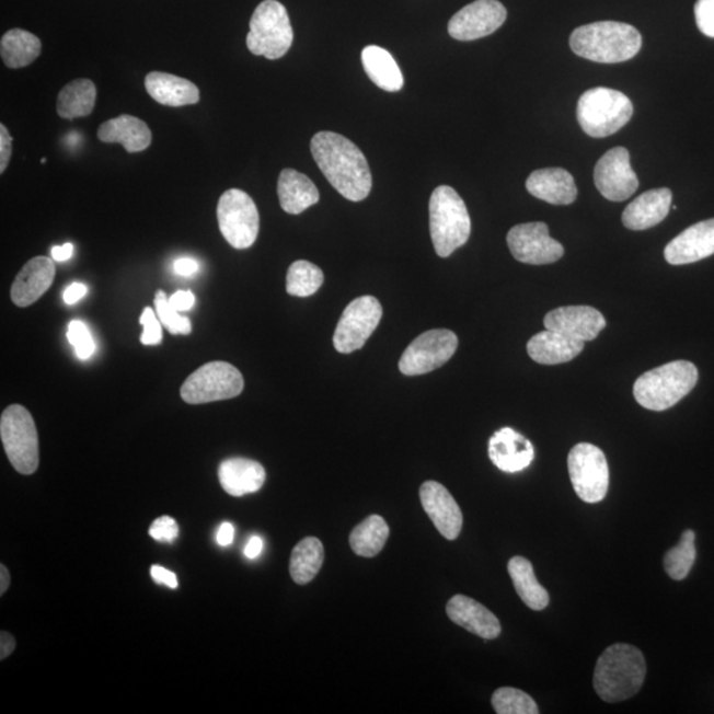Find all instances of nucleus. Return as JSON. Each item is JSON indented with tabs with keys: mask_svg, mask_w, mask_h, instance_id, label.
<instances>
[{
	"mask_svg": "<svg viewBox=\"0 0 714 714\" xmlns=\"http://www.w3.org/2000/svg\"><path fill=\"white\" fill-rule=\"evenodd\" d=\"M646 660L641 649L617 643L599 656L595 669V688L606 703H620L635 696L646 679Z\"/></svg>",
	"mask_w": 714,
	"mask_h": 714,
	"instance_id": "f03ea898",
	"label": "nucleus"
},
{
	"mask_svg": "<svg viewBox=\"0 0 714 714\" xmlns=\"http://www.w3.org/2000/svg\"><path fill=\"white\" fill-rule=\"evenodd\" d=\"M324 561V548L321 540L306 538L292 550L290 558V576L298 585L312 581L321 571Z\"/></svg>",
	"mask_w": 714,
	"mask_h": 714,
	"instance_id": "72a5a7b5",
	"label": "nucleus"
},
{
	"mask_svg": "<svg viewBox=\"0 0 714 714\" xmlns=\"http://www.w3.org/2000/svg\"><path fill=\"white\" fill-rule=\"evenodd\" d=\"M698 27L707 37H714V0H698L694 5Z\"/></svg>",
	"mask_w": 714,
	"mask_h": 714,
	"instance_id": "79ce46f5",
	"label": "nucleus"
},
{
	"mask_svg": "<svg viewBox=\"0 0 714 714\" xmlns=\"http://www.w3.org/2000/svg\"><path fill=\"white\" fill-rule=\"evenodd\" d=\"M714 254V219L698 222L678 238H675L665 249V257L671 265H688L713 256Z\"/></svg>",
	"mask_w": 714,
	"mask_h": 714,
	"instance_id": "6ab92c4d",
	"label": "nucleus"
},
{
	"mask_svg": "<svg viewBox=\"0 0 714 714\" xmlns=\"http://www.w3.org/2000/svg\"><path fill=\"white\" fill-rule=\"evenodd\" d=\"M507 244L515 260L528 265H548L564 256V246L550 235L545 222L516 226L507 234Z\"/></svg>",
	"mask_w": 714,
	"mask_h": 714,
	"instance_id": "4468645a",
	"label": "nucleus"
},
{
	"mask_svg": "<svg viewBox=\"0 0 714 714\" xmlns=\"http://www.w3.org/2000/svg\"><path fill=\"white\" fill-rule=\"evenodd\" d=\"M493 706L497 714H538V704L526 692L503 687L493 694Z\"/></svg>",
	"mask_w": 714,
	"mask_h": 714,
	"instance_id": "4c0bfd02",
	"label": "nucleus"
},
{
	"mask_svg": "<svg viewBox=\"0 0 714 714\" xmlns=\"http://www.w3.org/2000/svg\"><path fill=\"white\" fill-rule=\"evenodd\" d=\"M633 114V102L627 95L609 88L589 89L577 105L579 126L592 138L613 136L627 125Z\"/></svg>",
	"mask_w": 714,
	"mask_h": 714,
	"instance_id": "423d86ee",
	"label": "nucleus"
},
{
	"mask_svg": "<svg viewBox=\"0 0 714 714\" xmlns=\"http://www.w3.org/2000/svg\"><path fill=\"white\" fill-rule=\"evenodd\" d=\"M311 154L331 186L350 201L367 199L372 189L371 170L365 154L346 137L321 131L311 139Z\"/></svg>",
	"mask_w": 714,
	"mask_h": 714,
	"instance_id": "f257e3e1",
	"label": "nucleus"
},
{
	"mask_svg": "<svg viewBox=\"0 0 714 714\" xmlns=\"http://www.w3.org/2000/svg\"><path fill=\"white\" fill-rule=\"evenodd\" d=\"M149 533L157 541L172 543L177 538L178 526L175 519L170 518V516H162V518L152 522Z\"/></svg>",
	"mask_w": 714,
	"mask_h": 714,
	"instance_id": "37998d69",
	"label": "nucleus"
},
{
	"mask_svg": "<svg viewBox=\"0 0 714 714\" xmlns=\"http://www.w3.org/2000/svg\"><path fill=\"white\" fill-rule=\"evenodd\" d=\"M143 326V334L140 335V343L145 346H158L163 341L162 324L156 315L154 310L146 308L139 319Z\"/></svg>",
	"mask_w": 714,
	"mask_h": 714,
	"instance_id": "a19ab883",
	"label": "nucleus"
},
{
	"mask_svg": "<svg viewBox=\"0 0 714 714\" xmlns=\"http://www.w3.org/2000/svg\"><path fill=\"white\" fill-rule=\"evenodd\" d=\"M56 266L48 257H35L19 272L11 288V299L19 308H28L54 284Z\"/></svg>",
	"mask_w": 714,
	"mask_h": 714,
	"instance_id": "412c9836",
	"label": "nucleus"
},
{
	"mask_svg": "<svg viewBox=\"0 0 714 714\" xmlns=\"http://www.w3.org/2000/svg\"><path fill=\"white\" fill-rule=\"evenodd\" d=\"M97 137L104 143L123 145L130 154L148 149L152 142L148 124L129 114L106 120L99 127Z\"/></svg>",
	"mask_w": 714,
	"mask_h": 714,
	"instance_id": "bb28decb",
	"label": "nucleus"
},
{
	"mask_svg": "<svg viewBox=\"0 0 714 714\" xmlns=\"http://www.w3.org/2000/svg\"><path fill=\"white\" fill-rule=\"evenodd\" d=\"M452 622L483 640H495L502 633L499 620L487 608L467 596H454L446 606Z\"/></svg>",
	"mask_w": 714,
	"mask_h": 714,
	"instance_id": "4be33fe9",
	"label": "nucleus"
},
{
	"mask_svg": "<svg viewBox=\"0 0 714 714\" xmlns=\"http://www.w3.org/2000/svg\"><path fill=\"white\" fill-rule=\"evenodd\" d=\"M382 308L378 298L365 296L356 298L343 311L334 334L337 353L350 354L365 347V344L378 329Z\"/></svg>",
	"mask_w": 714,
	"mask_h": 714,
	"instance_id": "ddd939ff",
	"label": "nucleus"
},
{
	"mask_svg": "<svg viewBox=\"0 0 714 714\" xmlns=\"http://www.w3.org/2000/svg\"><path fill=\"white\" fill-rule=\"evenodd\" d=\"M528 193L553 206H569L577 199L575 178L564 169H543L527 178Z\"/></svg>",
	"mask_w": 714,
	"mask_h": 714,
	"instance_id": "5701e85b",
	"label": "nucleus"
},
{
	"mask_svg": "<svg viewBox=\"0 0 714 714\" xmlns=\"http://www.w3.org/2000/svg\"><path fill=\"white\" fill-rule=\"evenodd\" d=\"M280 207L290 215L304 212L319 201V191L310 177L292 169H285L278 178Z\"/></svg>",
	"mask_w": 714,
	"mask_h": 714,
	"instance_id": "c85d7f7f",
	"label": "nucleus"
},
{
	"mask_svg": "<svg viewBox=\"0 0 714 714\" xmlns=\"http://www.w3.org/2000/svg\"><path fill=\"white\" fill-rule=\"evenodd\" d=\"M220 232L234 249H247L256 242L260 214L256 203L244 191L232 188L221 195L218 204Z\"/></svg>",
	"mask_w": 714,
	"mask_h": 714,
	"instance_id": "9d476101",
	"label": "nucleus"
},
{
	"mask_svg": "<svg viewBox=\"0 0 714 714\" xmlns=\"http://www.w3.org/2000/svg\"><path fill=\"white\" fill-rule=\"evenodd\" d=\"M324 274L309 261H296L291 264L286 277V291L292 297H310L322 288Z\"/></svg>",
	"mask_w": 714,
	"mask_h": 714,
	"instance_id": "c9c22d12",
	"label": "nucleus"
},
{
	"mask_svg": "<svg viewBox=\"0 0 714 714\" xmlns=\"http://www.w3.org/2000/svg\"><path fill=\"white\" fill-rule=\"evenodd\" d=\"M433 245L439 257L451 256L470 239L471 219L467 204L454 188L439 186L429 201Z\"/></svg>",
	"mask_w": 714,
	"mask_h": 714,
	"instance_id": "39448f33",
	"label": "nucleus"
},
{
	"mask_svg": "<svg viewBox=\"0 0 714 714\" xmlns=\"http://www.w3.org/2000/svg\"><path fill=\"white\" fill-rule=\"evenodd\" d=\"M156 311L159 321L168 329L172 335H188L193 331V324L186 316H182L169 302L168 296L163 290H158L156 295Z\"/></svg>",
	"mask_w": 714,
	"mask_h": 714,
	"instance_id": "58836bf2",
	"label": "nucleus"
},
{
	"mask_svg": "<svg viewBox=\"0 0 714 714\" xmlns=\"http://www.w3.org/2000/svg\"><path fill=\"white\" fill-rule=\"evenodd\" d=\"M195 296L193 291H176L174 296L169 298V302L176 311H188L194 308Z\"/></svg>",
	"mask_w": 714,
	"mask_h": 714,
	"instance_id": "49530a36",
	"label": "nucleus"
},
{
	"mask_svg": "<svg viewBox=\"0 0 714 714\" xmlns=\"http://www.w3.org/2000/svg\"><path fill=\"white\" fill-rule=\"evenodd\" d=\"M145 87L152 100L165 106L195 105L200 100L199 88L175 74L151 72L146 76Z\"/></svg>",
	"mask_w": 714,
	"mask_h": 714,
	"instance_id": "cd10ccee",
	"label": "nucleus"
},
{
	"mask_svg": "<svg viewBox=\"0 0 714 714\" xmlns=\"http://www.w3.org/2000/svg\"><path fill=\"white\" fill-rule=\"evenodd\" d=\"M219 481L227 494L240 497L263 488L266 473L263 464L252 459L231 458L220 464Z\"/></svg>",
	"mask_w": 714,
	"mask_h": 714,
	"instance_id": "a878e982",
	"label": "nucleus"
},
{
	"mask_svg": "<svg viewBox=\"0 0 714 714\" xmlns=\"http://www.w3.org/2000/svg\"><path fill=\"white\" fill-rule=\"evenodd\" d=\"M595 182L599 193L610 201H624L633 196L640 181L631 169L629 150L615 148L606 152L596 165Z\"/></svg>",
	"mask_w": 714,
	"mask_h": 714,
	"instance_id": "2eb2a0df",
	"label": "nucleus"
},
{
	"mask_svg": "<svg viewBox=\"0 0 714 714\" xmlns=\"http://www.w3.org/2000/svg\"><path fill=\"white\" fill-rule=\"evenodd\" d=\"M174 270L178 276L191 277L199 270V264L193 258H178L175 261Z\"/></svg>",
	"mask_w": 714,
	"mask_h": 714,
	"instance_id": "09e8293b",
	"label": "nucleus"
},
{
	"mask_svg": "<svg viewBox=\"0 0 714 714\" xmlns=\"http://www.w3.org/2000/svg\"><path fill=\"white\" fill-rule=\"evenodd\" d=\"M0 581H2L0 583V596H3L9 590L11 583L10 572L3 564L0 565Z\"/></svg>",
	"mask_w": 714,
	"mask_h": 714,
	"instance_id": "5fc2aeb1",
	"label": "nucleus"
},
{
	"mask_svg": "<svg viewBox=\"0 0 714 714\" xmlns=\"http://www.w3.org/2000/svg\"><path fill=\"white\" fill-rule=\"evenodd\" d=\"M698 381L699 371L693 362L671 361L642 375L634 384V398L648 411H667L690 394Z\"/></svg>",
	"mask_w": 714,
	"mask_h": 714,
	"instance_id": "20e7f679",
	"label": "nucleus"
},
{
	"mask_svg": "<svg viewBox=\"0 0 714 714\" xmlns=\"http://www.w3.org/2000/svg\"><path fill=\"white\" fill-rule=\"evenodd\" d=\"M458 348V337L450 330L426 331L414 339L401 356L399 368L406 376L436 371L448 362Z\"/></svg>",
	"mask_w": 714,
	"mask_h": 714,
	"instance_id": "f8f14e48",
	"label": "nucleus"
},
{
	"mask_svg": "<svg viewBox=\"0 0 714 714\" xmlns=\"http://www.w3.org/2000/svg\"><path fill=\"white\" fill-rule=\"evenodd\" d=\"M68 341L76 349L79 359L87 360L94 354L95 344L88 327L81 321H72L68 326Z\"/></svg>",
	"mask_w": 714,
	"mask_h": 714,
	"instance_id": "ea45409f",
	"label": "nucleus"
},
{
	"mask_svg": "<svg viewBox=\"0 0 714 714\" xmlns=\"http://www.w3.org/2000/svg\"><path fill=\"white\" fill-rule=\"evenodd\" d=\"M671 203L672 193L668 188L647 191L624 209L623 226L631 231H646L658 226L667 218Z\"/></svg>",
	"mask_w": 714,
	"mask_h": 714,
	"instance_id": "b1692460",
	"label": "nucleus"
},
{
	"mask_svg": "<svg viewBox=\"0 0 714 714\" xmlns=\"http://www.w3.org/2000/svg\"><path fill=\"white\" fill-rule=\"evenodd\" d=\"M88 288L84 284L74 283L64 292V302L74 304L87 296Z\"/></svg>",
	"mask_w": 714,
	"mask_h": 714,
	"instance_id": "de8ad7c7",
	"label": "nucleus"
},
{
	"mask_svg": "<svg viewBox=\"0 0 714 714\" xmlns=\"http://www.w3.org/2000/svg\"><path fill=\"white\" fill-rule=\"evenodd\" d=\"M97 99L94 82L79 79L64 87L57 97V114L61 118L74 119L92 114Z\"/></svg>",
	"mask_w": 714,
	"mask_h": 714,
	"instance_id": "473e14b6",
	"label": "nucleus"
},
{
	"mask_svg": "<svg viewBox=\"0 0 714 714\" xmlns=\"http://www.w3.org/2000/svg\"><path fill=\"white\" fill-rule=\"evenodd\" d=\"M12 156V138L3 124L0 125V172L9 168L10 159Z\"/></svg>",
	"mask_w": 714,
	"mask_h": 714,
	"instance_id": "c03bdc74",
	"label": "nucleus"
},
{
	"mask_svg": "<svg viewBox=\"0 0 714 714\" xmlns=\"http://www.w3.org/2000/svg\"><path fill=\"white\" fill-rule=\"evenodd\" d=\"M573 488L579 499L598 503L604 499L610 483V471L603 451L591 444H578L567 457Z\"/></svg>",
	"mask_w": 714,
	"mask_h": 714,
	"instance_id": "9b49d317",
	"label": "nucleus"
},
{
	"mask_svg": "<svg viewBox=\"0 0 714 714\" xmlns=\"http://www.w3.org/2000/svg\"><path fill=\"white\" fill-rule=\"evenodd\" d=\"M15 648V637L10 633H5V631H2V634H0V659H8L9 656L14 653Z\"/></svg>",
	"mask_w": 714,
	"mask_h": 714,
	"instance_id": "8fccbe9b",
	"label": "nucleus"
},
{
	"mask_svg": "<svg viewBox=\"0 0 714 714\" xmlns=\"http://www.w3.org/2000/svg\"><path fill=\"white\" fill-rule=\"evenodd\" d=\"M361 62L375 85L382 91L399 92L404 87V76L393 56L387 49L368 46L362 49Z\"/></svg>",
	"mask_w": 714,
	"mask_h": 714,
	"instance_id": "c756f323",
	"label": "nucleus"
},
{
	"mask_svg": "<svg viewBox=\"0 0 714 714\" xmlns=\"http://www.w3.org/2000/svg\"><path fill=\"white\" fill-rule=\"evenodd\" d=\"M571 48L586 60L617 64L633 59L642 48V35L633 25L597 22L573 31Z\"/></svg>",
	"mask_w": 714,
	"mask_h": 714,
	"instance_id": "7ed1b4c3",
	"label": "nucleus"
},
{
	"mask_svg": "<svg viewBox=\"0 0 714 714\" xmlns=\"http://www.w3.org/2000/svg\"><path fill=\"white\" fill-rule=\"evenodd\" d=\"M694 540H696V534H694L691 529L681 534L680 543L669 550L665 557V567L667 575L675 579V581H681L692 569L694 561H696V546H694Z\"/></svg>",
	"mask_w": 714,
	"mask_h": 714,
	"instance_id": "e433bc0d",
	"label": "nucleus"
},
{
	"mask_svg": "<svg viewBox=\"0 0 714 714\" xmlns=\"http://www.w3.org/2000/svg\"><path fill=\"white\" fill-rule=\"evenodd\" d=\"M295 32H292L288 10L277 0H265L254 10L246 46L253 55L277 60L289 53Z\"/></svg>",
	"mask_w": 714,
	"mask_h": 714,
	"instance_id": "0eeeda50",
	"label": "nucleus"
},
{
	"mask_svg": "<svg viewBox=\"0 0 714 714\" xmlns=\"http://www.w3.org/2000/svg\"><path fill=\"white\" fill-rule=\"evenodd\" d=\"M389 538V527L381 516H369L354 528L349 536V545L357 556L371 558L378 556Z\"/></svg>",
	"mask_w": 714,
	"mask_h": 714,
	"instance_id": "f704fd0d",
	"label": "nucleus"
},
{
	"mask_svg": "<svg viewBox=\"0 0 714 714\" xmlns=\"http://www.w3.org/2000/svg\"><path fill=\"white\" fill-rule=\"evenodd\" d=\"M544 324L546 330L581 342L595 341L606 327L601 312L590 306H565L548 312Z\"/></svg>",
	"mask_w": 714,
	"mask_h": 714,
	"instance_id": "a211bd4d",
	"label": "nucleus"
},
{
	"mask_svg": "<svg viewBox=\"0 0 714 714\" xmlns=\"http://www.w3.org/2000/svg\"><path fill=\"white\" fill-rule=\"evenodd\" d=\"M261 552H263V540H261L258 536H253L245 546V556L254 560L260 556Z\"/></svg>",
	"mask_w": 714,
	"mask_h": 714,
	"instance_id": "603ef678",
	"label": "nucleus"
},
{
	"mask_svg": "<svg viewBox=\"0 0 714 714\" xmlns=\"http://www.w3.org/2000/svg\"><path fill=\"white\" fill-rule=\"evenodd\" d=\"M419 499L427 516L445 539L456 540L462 531L463 515L454 497L437 482H425L419 488Z\"/></svg>",
	"mask_w": 714,
	"mask_h": 714,
	"instance_id": "f3484780",
	"label": "nucleus"
},
{
	"mask_svg": "<svg viewBox=\"0 0 714 714\" xmlns=\"http://www.w3.org/2000/svg\"><path fill=\"white\" fill-rule=\"evenodd\" d=\"M234 538V528L231 522H222L219 528L218 536H216V541L220 546H228L233 543Z\"/></svg>",
	"mask_w": 714,
	"mask_h": 714,
	"instance_id": "3c124183",
	"label": "nucleus"
},
{
	"mask_svg": "<svg viewBox=\"0 0 714 714\" xmlns=\"http://www.w3.org/2000/svg\"><path fill=\"white\" fill-rule=\"evenodd\" d=\"M585 342L546 330L536 334L527 344L528 355L539 365L557 366L575 359L583 353Z\"/></svg>",
	"mask_w": 714,
	"mask_h": 714,
	"instance_id": "393cba45",
	"label": "nucleus"
},
{
	"mask_svg": "<svg viewBox=\"0 0 714 714\" xmlns=\"http://www.w3.org/2000/svg\"><path fill=\"white\" fill-rule=\"evenodd\" d=\"M73 254V245L69 244H64L62 246H54L53 247V258L57 261V263H64V261L69 260L72 257Z\"/></svg>",
	"mask_w": 714,
	"mask_h": 714,
	"instance_id": "864d4df0",
	"label": "nucleus"
},
{
	"mask_svg": "<svg viewBox=\"0 0 714 714\" xmlns=\"http://www.w3.org/2000/svg\"><path fill=\"white\" fill-rule=\"evenodd\" d=\"M151 577L157 584L169 586L170 589L177 588V577L175 573L164 569L163 566L152 565Z\"/></svg>",
	"mask_w": 714,
	"mask_h": 714,
	"instance_id": "a18cd8bd",
	"label": "nucleus"
},
{
	"mask_svg": "<svg viewBox=\"0 0 714 714\" xmlns=\"http://www.w3.org/2000/svg\"><path fill=\"white\" fill-rule=\"evenodd\" d=\"M508 573L521 601L529 609L541 611L546 608L550 603V595L536 578L531 561L520 556L509 560Z\"/></svg>",
	"mask_w": 714,
	"mask_h": 714,
	"instance_id": "7c9ffc66",
	"label": "nucleus"
},
{
	"mask_svg": "<svg viewBox=\"0 0 714 714\" xmlns=\"http://www.w3.org/2000/svg\"><path fill=\"white\" fill-rule=\"evenodd\" d=\"M42 54L39 37L21 28L5 32L0 42V55L5 67L21 69L30 66Z\"/></svg>",
	"mask_w": 714,
	"mask_h": 714,
	"instance_id": "2f4dec72",
	"label": "nucleus"
},
{
	"mask_svg": "<svg viewBox=\"0 0 714 714\" xmlns=\"http://www.w3.org/2000/svg\"><path fill=\"white\" fill-rule=\"evenodd\" d=\"M0 437L18 473L32 475L39 468V437L34 418L22 405H11L0 418Z\"/></svg>",
	"mask_w": 714,
	"mask_h": 714,
	"instance_id": "6e6552de",
	"label": "nucleus"
},
{
	"mask_svg": "<svg viewBox=\"0 0 714 714\" xmlns=\"http://www.w3.org/2000/svg\"><path fill=\"white\" fill-rule=\"evenodd\" d=\"M488 456L495 467L505 473H519L532 463L533 445L511 427L497 430L488 442Z\"/></svg>",
	"mask_w": 714,
	"mask_h": 714,
	"instance_id": "aec40b11",
	"label": "nucleus"
},
{
	"mask_svg": "<svg viewBox=\"0 0 714 714\" xmlns=\"http://www.w3.org/2000/svg\"><path fill=\"white\" fill-rule=\"evenodd\" d=\"M244 379L227 361H210L184 381L181 396L187 404L200 405L240 396Z\"/></svg>",
	"mask_w": 714,
	"mask_h": 714,
	"instance_id": "1a4fd4ad",
	"label": "nucleus"
},
{
	"mask_svg": "<svg viewBox=\"0 0 714 714\" xmlns=\"http://www.w3.org/2000/svg\"><path fill=\"white\" fill-rule=\"evenodd\" d=\"M507 10L497 0H476L457 12L449 22V34L456 41L482 39L505 24Z\"/></svg>",
	"mask_w": 714,
	"mask_h": 714,
	"instance_id": "dca6fc26",
	"label": "nucleus"
}]
</instances>
